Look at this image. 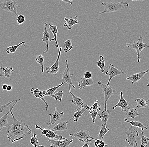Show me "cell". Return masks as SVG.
<instances>
[{
  "mask_svg": "<svg viewBox=\"0 0 149 147\" xmlns=\"http://www.w3.org/2000/svg\"><path fill=\"white\" fill-rule=\"evenodd\" d=\"M124 121L130 123L133 127L141 128L142 131H144V129H147V130L148 129V128L140 122L137 121H128L127 120H124Z\"/></svg>",
  "mask_w": 149,
  "mask_h": 147,
  "instance_id": "obj_25",
  "label": "cell"
},
{
  "mask_svg": "<svg viewBox=\"0 0 149 147\" xmlns=\"http://www.w3.org/2000/svg\"><path fill=\"white\" fill-rule=\"evenodd\" d=\"M42 135L40 136L39 137H37V134L36 133H34L31 137V138L30 139V143L34 147H37V145L39 144V142L38 141V138L39 137H41Z\"/></svg>",
  "mask_w": 149,
  "mask_h": 147,
  "instance_id": "obj_37",
  "label": "cell"
},
{
  "mask_svg": "<svg viewBox=\"0 0 149 147\" xmlns=\"http://www.w3.org/2000/svg\"><path fill=\"white\" fill-rule=\"evenodd\" d=\"M10 112V109H9V111L6 113L3 117L0 118V131H1L3 127H6L7 128V129L10 128L11 125H9L7 121L8 118V115Z\"/></svg>",
  "mask_w": 149,
  "mask_h": 147,
  "instance_id": "obj_23",
  "label": "cell"
},
{
  "mask_svg": "<svg viewBox=\"0 0 149 147\" xmlns=\"http://www.w3.org/2000/svg\"><path fill=\"white\" fill-rule=\"evenodd\" d=\"M144 134V132L141 133V136L140 139L141 143L140 146L141 147H148L149 145V138L145 136Z\"/></svg>",
  "mask_w": 149,
  "mask_h": 147,
  "instance_id": "obj_32",
  "label": "cell"
},
{
  "mask_svg": "<svg viewBox=\"0 0 149 147\" xmlns=\"http://www.w3.org/2000/svg\"><path fill=\"white\" fill-rule=\"evenodd\" d=\"M124 93L123 92H120V98L118 103L113 107V109H114L117 107H120L122 108L121 112H126L130 109L129 107V103L127 102L123 97Z\"/></svg>",
  "mask_w": 149,
  "mask_h": 147,
  "instance_id": "obj_13",
  "label": "cell"
},
{
  "mask_svg": "<svg viewBox=\"0 0 149 147\" xmlns=\"http://www.w3.org/2000/svg\"><path fill=\"white\" fill-rule=\"evenodd\" d=\"M16 20L17 25H22V24H24V23H25V22H26V17H25V16L23 15H18L17 16Z\"/></svg>",
  "mask_w": 149,
  "mask_h": 147,
  "instance_id": "obj_40",
  "label": "cell"
},
{
  "mask_svg": "<svg viewBox=\"0 0 149 147\" xmlns=\"http://www.w3.org/2000/svg\"><path fill=\"white\" fill-rule=\"evenodd\" d=\"M25 43L26 42H22L17 45H12V46H9L7 47L6 49V52L7 54H14L15 52L17 50V48L20 45H24V46L26 47L25 45Z\"/></svg>",
  "mask_w": 149,
  "mask_h": 147,
  "instance_id": "obj_28",
  "label": "cell"
},
{
  "mask_svg": "<svg viewBox=\"0 0 149 147\" xmlns=\"http://www.w3.org/2000/svg\"><path fill=\"white\" fill-rule=\"evenodd\" d=\"M101 3L104 6L105 9L102 12H99L98 13L99 15L121 11L123 9L126 8L129 6V3L125 1H121L118 3H114L113 2L105 3L101 1Z\"/></svg>",
  "mask_w": 149,
  "mask_h": 147,
  "instance_id": "obj_2",
  "label": "cell"
},
{
  "mask_svg": "<svg viewBox=\"0 0 149 147\" xmlns=\"http://www.w3.org/2000/svg\"><path fill=\"white\" fill-rule=\"evenodd\" d=\"M98 84L101 87L103 92V94L105 97V104H104V109H107V101L109 98L116 92L115 90L112 88L111 86H107L105 83L101 81L98 82Z\"/></svg>",
  "mask_w": 149,
  "mask_h": 147,
  "instance_id": "obj_6",
  "label": "cell"
},
{
  "mask_svg": "<svg viewBox=\"0 0 149 147\" xmlns=\"http://www.w3.org/2000/svg\"><path fill=\"white\" fill-rule=\"evenodd\" d=\"M139 113L138 112L137 110L136 109L133 108L130 109L127 111L126 114V118L124 120H127L129 118H135L136 117L139 116Z\"/></svg>",
  "mask_w": 149,
  "mask_h": 147,
  "instance_id": "obj_29",
  "label": "cell"
},
{
  "mask_svg": "<svg viewBox=\"0 0 149 147\" xmlns=\"http://www.w3.org/2000/svg\"><path fill=\"white\" fill-rule=\"evenodd\" d=\"M64 83L61 82V84L58 85V86H54V87H52V88H50V89H48L47 90H45V96H49L51 97L52 95L54 94V92H55L56 90H57L58 88L62 86V85L64 84Z\"/></svg>",
  "mask_w": 149,
  "mask_h": 147,
  "instance_id": "obj_34",
  "label": "cell"
},
{
  "mask_svg": "<svg viewBox=\"0 0 149 147\" xmlns=\"http://www.w3.org/2000/svg\"><path fill=\"white\" fill-rule=\"evenodd\" d=\"M125 73L122 70H119L116 68L112 64H110L107 70L105 72V74L107 76H109V80L107 82V85H109L110 82L113 78H114L115 76L118 75H121V74H125Z\"/></svg>",
  "mask_w": 149,
  "mask_h": 147,
  "instance_id": "obj_8",
  "label": "cell"
},
{
  "mask_svg": "<svg viewBox=\"0 0 149 147\" xmlns=\"http://www.w3.org/2000/svg\"><path fill=\"white\" fill-rule=\"evenodd\" d=\"M64 112H59L57 110V108H55V111L51 114H49V115L51 117L50 122L47 124L48 126L54 124L57 122L61 118V117L64 115Z\"/></svg>",
  "mask_w": 149,
  "mask_h": 147,
  "instance_id": "obj_16",
  "label": "cell"
},
{
  "mask_svg": "<svg viewBox=\"0 0 149 147\" xmlns=\"http://www.w3.org/2000/svg\"><path fill=\"white\" fill-rule=\"evenodd\" d=\"M109 1H110L111 2H113V0H109Z\"/></svg>",
  "mask_w": 149,
  "mask_h": 147,
  "instance_id": "obj_51",
  "label": "cell"
},
{
  "mask_svg": "<svg viewBox=\"0 0 149 147\" xmlns=\"http://www.w3.org/2000/svg\"><path fill=\"white\" fill-rule=\"evenodd\" d=\"M80 79L81 80L78 83V87L80 90L85 89L86 86L93 85L94 84V81L92 78L86 79L83 77L80 78Z\"/></svg>",
  "mask_w": 149,
  "mask_h": 147,
  "instance_id": "obj_21",
  "label": "cell"
},
{
  "mask_svg": "<svg viewBox=\"0 0 149 147\" xmlns=\"http://www.w3.org/2000/svg\"><path fill=\"white\" fill-rule=\"evenodd\" d=\"M65 62H66V68H65L64 73L62 74V78L61 79V82L64 83H67L68 84H69L71 86L73 89H75L76 87L73 85V83L72 81L71 78L72 75L70 73L68 60L67 59Z\"/></svg>",
  "mask_w": 149,
  "mask_h": 147,
  "instance_id": "obj_11",
  "label": "cell"
},
{
  "mask_svg": "<svg viewBox=\"0 0 149 147\" xmlns=\"http://www.w3.org/2000/svg\"><path fill=\"white\" fill-rule=\"evenodd\" d=\"M30 93L33 95L35 97L41 99L44 102L45 105V109L44 110L46 111H47L49 108V106L47 103L46 100H45L44 98L45 97V90L40 91L37 88H32L31 89Z\"/></svg>",
  "mask_w": 149,
  "mask_h": 147,
  "instance_id": "obj_15",
  "label": "cell"
},
{
  "mask_svg": "<svg viewBox=\"0 0 149 147\" xmlns=\"http://www.w3.org/2000/svg\"><path fill=\"white\" fill-rule=\"evenodd\" d=\"M98 115L102 122V125H107V121L109 118V111L104 109L101 113H98Z\"/></svg>",
  "mask_w": 149,
  "mask_h": 147,
  "instance_id": "obj_24",
  "label": "cell"
},
{
  "mask_svg": "<svg viewBox=\"0 0 149 147\" xmlns=\"http://www.w3.org/2000/svg\"><path fill=\"white\" fill-rule=\"evenodd\" d=\"M73 118H74V117L70 119L68 121H63L62 122H60L59 123L56 125L54 127H53L51 130L55 132L58 131H64L65 130H67L68 129V123Z\"/></svg>",
  "mask_w": 149,
  "mask_h": 147,
  "instance_id": "obj_22",
  "label": "cell"
},
{
  "mask_svg": "<svg viewBox=\"0 0 149 147\" xmlns=\"http://www.w3.org/2000/svg\"><path fill=\"white\" fill-rule=\"evenodd\" d=\"M147 86L149 88V82L148 84H147Z\"/></svg>",
  "mask_w": 149,
  "mask_h": 147,
  "instance_id": "obj_50",
  "label": "cell"
},
{
  "mask_svg": "<svg viewBox=\"0 0 149 147\" xmlns=\"http://www.w3.org/2000/svg\"><path fill=\"white\" fill-rule=\"evenodd\" d=\"M48 141L51 143L50 147H67L69 146L70 144L73 142L72 139L70 140H56L54 139H48Z\"/></svg>",
  "mask_w": 149,
  "mask_h": 147,
  "instance_id": "obj_14",
  "label": "cell"
},
{
  "mask_svg": "<svg viewBox=\"0 0 149 147\" xmlns=\"http://www.w3.org/2000/svg\"><path fill=\"white\" fill-rule=\"evenodd\" d=\"M13 90V87L11 85H8L7 86V90L6 91H8V92H10V91H12Z\"/></svg>",
  "mask_w": 149,
  "mask_h": 147,
  "instance_id": "obj_48",
  "label": "cell"
},
{
  "mask_svg": "<svg viewBox=\"0 0 149 147\" xmlns=\"http://www.w3.org/2000/svg\"><path fill=\"white\" fill-rule=\"evenodd\" d=\"M7 86H8V85H7V84H3V85H2V90H3V91H6V90H7Z\"/></svg>",
  "mask_w": 149,
  "mask_h": 147,
  "instance_id": "obj_47",
  "label": "cell"
},
{
  "mask_svg": "<svg viewBox=\"0 0 149 147\" xmlns=\"http://www.w3.org/2000/svg\"><path fill=\"white\" fill-rule=\"evenodd\" d=\"M73 48V46L72 44L71 40L68 39V40H67L65 42V47L64 48V52L66 53L68 52Z\"/></svg>",
  "mask_w": 149,
  "mask_h": 147,
  "instance_id": "obj_36",
  "label": "cell"
},
{
  "mask_svg": "<svg viewBox=\"0 0 149 147\" xmlns=\"http://www.w3.org/2000/svg\"><path fill=\"white\" fill-rule=\"evenodd\" d=\"M107 125H102L99 134L98 136V139H103L104 137L107 134V132L109 131L110 129L109 128H107Z\"/></svg>",
  "mask_w": 149,
  "mask_h": 147,
  "instance_id": "obj_30",
  "label": "cell"
},
{
  "mask_svg": "<svg viewBox=\"0 0 149 147\" xmlns=\"http://www.w3.org/2000/svg\"><path fill=\"white\" fill-rule=\"evenodd\" d=\"M86 107L83 108L79 110L76 112H74L73 114V117H74V122H79V119L80 117L82 116L84 112L86 110Z\"/></svg>",
  "mask_w": 149,
  "mask_h": 147,
  "instance_id": "obj_33",
  "label": "cell"
},
{
  "mask_svg": "<svg viewBox=\"0 0 149 147\" xmlns=\"http://www.w3.org/2000/svg\"><path fill=\"white\" fill-rule=\"evenodd\" d=\"M91 142V140L90 139H86V141L85 142V144L82 146V147H89Z\"/></svg>",
  "mask_w": 149,
  "mask_h": 147,
  "instance_id": "obj_45",
  "label": "cell"
},
{
  "mask_svg": "<svg viewBox=\"0 0 149 147\" xmlns=\"http://www.w3.org/2000/svg\"><path fill=\"white\" fill-rule=\"evenodd\" d=\"M126 46L128 48H132L134 49L137 53V62H140V52L146 47L149 48V45L143 42V38L141 36H140L137 42L134 41L133 43H127L126 44Z\"/></svg>",
  "mask_w": 149,
  "mask_h": 147,
  "instance_id": "obj_3",
  "label": "cell"
},
{
  "mask_svg": "<svg viewBox=\"0 0 149 147\" xmlns=\"http://www.w3.org/2000/svg\"><path fill=\"white\" fill-rule=\"evenodd\" d=\"M100 59L97 62L96 65L100 69V71L104 73L105 72V68H106V65H105V59L104 56L102 55L99 56Z\"/></svg>",
  "mask_w": 149,
  "mask_h": 147,
  "instance_id": "obj_26",
  "label": "cell"
},
{
  "mask_svg": "<svg viewBox=\"0 0 149 147\" xmlns=\"http://www.w3.org/2000/svg\"><path fill=\"white\" fill-rule=\"evenodd\" d=\"M78 16H76L74 18L71 17L70 18L65 17L64 20L66 21V23L64 24V26L66 27L68 30L72 29V27L77 24H79L80 22L77 20Z\"/></svg>",
  "mask_w": 149,
  "mask_h": 147,
  "instance_id": "obj_20",
  "label": "cell"
},
{
  "mask_svg": "<svg viewBox=\"0 0 149 147\" xmlns=\"http://www.w3.org/2000/svg\"><path fill=\"white\" fill-rule=\"evenodd\" d=\"M62 49V48L61 47L59 48V50H58V57L54 65H52L51 67H46L45 68L46 73H47V74L50 73V74L55 75V76H57L58 75V73L59 70V61Z\"/></svg>",
  "mask_w": 149,
  "mask_h": 147,
  "instance_id": "obj_10",
  "label": "cell"
},
{
  "mask_svg": "<svg viewBox=\"0 0 149 147\" xmlns=\"http://www.w3.org/2000/svg\"><path fill=\"white\" fill-rule=\"evenodd\" d=\"M44 56L43 54L39 55H37L35 61L37 63H39L40 65L41 68H42V72H44Z\"/></svg>",
  "mask_w": 149,
  "mask_h": 147,
  "instance_id": "obj_35",
  "label": "cell"
},
{
  "mask_svg": "<svg viewBox=\"0 0 149 147\" xmlns=\"http://www.w3.org/2000/svg\"><path fill=\"white\" fill-rule=\"evenodd\" d=\"M63 95H64V93H63V91L60 90L54 94L52 95L51 97L53 98L55 100H58L60 102H61Z\"/></svg>",
  "mask_w": 149,
  "mask_h": 147,
  "instance_id": "obj_38",
  "label": "cell"
},
{
  "mask_svg": "<svg viewBox=\"0 0 149 147\" xmlns=\"http://www.w3.org/2000/svg\"><path fill=\"white\" fill-rule=\"evenodd\" d=\"M61 1H62L64 2L70 3L71 5H72L73 4V3L72 2V1L73 0H61Z\"/></svg>",
  "mask_w": 149,
  "mask_h": 147,
  "instance_id": "obj_46",
  "label": "cell"
},
{
  "mask_svg": "<svg viewBox=\"0 0 149 147\" xmlns=\"http://www.w3.org/2000/svg\"><path fill=\"white\" fill-rule=\"evenodd\" d=\"M95 146L96 147H104L107 146V145L102 139H97L95 142Z\"/></svg>",
  "mask_w": 149,
  "mask_h": 147,
  "instance_id": "obj_41",
  "label": "cell"
},
{
  "mask_svg": "<svg viewBox=\"0 0 149 147\" xmlns=\"http://www.w3.org/2000/svg\"><path fill=\"white\" fill-rule=\"evenodd\" d=\"M135 101L137 103V107L138 108H145L149 105V100H147V101H146L144 100V98L136 99L135 100Z\"/></svg>",
  "mask_w": 149,
  "mask_h": 147,
  "instance_id": "obj_27",
  "label": "cell"
},
{
  "mask_svg": "<svg viewBox=\"0 0 149 147\" xmlns=\"http://www.w3.org/2000/svg\"><path fill=\"white\" fill-rule=\"evenodd\" d=\"M148 107H149V106H148Z\"/></svg>",
  "mask_w": 149,
  "mask_h": 147,
  "instance_id": "obj_52",
  "label": "cell"
},
{
  "mask_svg": "<svg viewBox=\"0 0 149 147\" xmlns=\"http://www.w3.org/2000/svg\"><path fill=\"white\" fill-rule=\"evenodd\" d=\"M69 136L71 137L76 138L79 141L82 142H84L86 141L88 139H93L95 140L97 139L92 137L89 135V132L88 131L85 130H81L78 133H72L70 134Z\"/></svg>",
  "mask_w": 149,
  "mask_h": 147,
  "instance_id": "obj_9",
  "label": "cell"
},
{
  "mask_svg": "<svg viewBox=\"0 0 149 147\" xmlns=\"http://www.w3.org/2000/svg\"><path fill=\"white\" fill-rule=\"evenodd\" d=\"M148 72H149V69H148L145 71L141 72L138 73H135V74L131 75L126 78V80L131 81L132 84H134L135 83L137 82L140 80L144 77V75Z\"/></svg>",
  "mask_w": 149,
  "mask_h": 147,
  "instance_id": "obj_17",
  "label": "cell"
},
{
  "mask_svg": "<svg viewBox=\"0 0 149 147\" xmlns=\"http://www.w3.org/2000/svg\"><path fill=\"white\" fill-rule=\"evenodd\" d=\"M92 74L90 72H85L84 74V77L86 79H90L92 78Z\"/></svg>",
  "mask_w": 149,
  "mask_h": 147,
  "instance_id": "obj_44",
  "label": "cell"
},
{
  "mask_svg": "<svg viewBox=\"0 0 149 147\" xmlns=\"http://www.w3.org/2000/svg\"><path fill=\"white\" fill-rule=\"evenodd\" d=\"M133 126H131L128 128V130L125 133L127 137L125 141L128 143V145L127 146V147L129 146H130L134 147V143L136 144V146H138L136 139H139L137 138V137L139 135L138 131L135 128H133Z\"/></svg>",
  "mask_w": 149,
  "mask_h": 147,
  "instance_id": "obj_4",
  "label": "cell"
},
{
  "mask_svg": "<svg viewBox=\"0 0 149 147\" xmlns=\"http://www.w3.org/2000/svg\"><path fill=\"white\" fill-rule=\"evenodd\" d=\"M16 100H13V101H10L9 103H7V104H6L4 105H1V109H0V113L1 114L2 113L3 111L6 108H7V107H9V105H11V104H12L13 103H15V101Z\"/></svg>",
  "mask_w": 149,
  "mask_h": 147,
  "instance_id": "obj_43",
  "label": "cell"
},
{
  "mask_svg": "<svg viewBox=\"0 0 149 147\" xmlns=\"http://www.w3.org/2000/svg\"><path fill=\"white\" fill-rule=\"evenodd\" d=\"M20 99L16 100L14 105L10 108V112L13 117V122L10 128L8 129L7 136L10 142H13L18 141L26 136V134H31L32 133L31 129L29 125H26L22 121H19L16 118L13 112V109L16 104L20 101Z\"/></svg>",
  "mask_w": 149,
  "mask_h": 147,
  "instance_id": "obj_1",
  "label": "cell"
},
{
  "mask_svg": "<svg viewBox=\"0 0 149 147\" xmlns=\"http://www.w3.org/2000/svg\"><path fill=\"white\" fill-rule=\"evenodd\" d=\"M101 110V109L99 107L98 109H97L89 111V113L91 114L93 123H95L96 118L98 114L99 111H100Z\"/></svg>",
  "mask_w": 149,
  "mask_h": 147,
  "instance_id": "obj_39",
  "label": "cell"
},
{
  "mask_svg": "<svg viewBox=\"0 0 149 147\" xmlns=\"http://www.w3.org/2000/svg\"><path fill=\"white\" fill-rule=\"evenodd\" d=\"M35 128L39 129L42 131V135L45 136L46 137L50 139H57L58 140H64L68 141V139L63 137L61 135H58L55 132L52 131L51 130H48L46 128H42L39 125H35Z\"/></svg>",
  "mask_w": 149,
  "mask_h": 147,
  "instance_id": "obj_7",
  "label": "cell"
},
{
  "mask_svg": "<svg viewBox=\"0 0 149 147\" xmlns=\"http://www.w3.org/2000/svg\"><path fill=\"white\" fill-rule=\"evenodd\" d=\"M69 90L70 94L72 97V100H70V102L75 105V107L78 110L81 109L83 108L87 107V105H85L82 99L79 97L73 94L71 91L70 85L68 84Z\"/></svg>",
  "mask_w": 149,
  "mask_h": 147,
  "instance_id": "obj_12",
  "label": "cell"
},
{
  "mask_svg": "<svg viewBox=\"0 0 149 147\" xmlns=\"http://www.w3.org/2000/svg\"><path fill=\"white\" fill-rule=\"evenodd\" d=\"M98 100H96L94 102L93 105L91 107L87 106V107H86V109L88 110L89 111H90L94 110L97 109L100 106L98 105Z\"/></svg>",
  "mask_w": 149,
  "mask_h": 147,
  "instance_id": "obj_42",
  "label": "cell"
},
{
  "mask_svg": "<svg viewBox=\"0 0 149 147\" xmlns=\"http://www.w3.org/2000/svg\"><path fill=\"white\" fill-rule=\"evenodd\" d=\"M50 33L48 32L47 29V24L46 23L44 24V30L43 33V37L42 40L43 42L46 43V49L43 52V54L48 53L49 52V42H50Z\"/></svg>",
  "mask_w": 149,
  "mask_h": 147,
  "instance_id": "obj_18",
  "label": "cell"
},
{
  "mask_svg": "<svg viewBox=\"0 0 149 147\" xmlns=\"http://www.w3.org/2000/svg\"><path fill=\"white\" fill-rule=\"evenodd\" d=\"M1 70H2L4 72L5 78H10L12 75V72H14L15 70L13 69V67L10 68L9 67H1Z\"/></svg>",
  "mask_w": 149,
  "mask_h": 147,
  "instance_id": "obj_31",
  "label": "cell"
},
{
  "mask_svg": "<svg viewBox=\"0 0 149 147\" xmlns=\"http://www.w3.org/2000/svg\"><path fill=\"white\" fill-rule=\"evenodd\" d=\"M131 1H144L145 0H131Z\"/></svg>",
  "mask_w": 149,
  "mask_h": 147,
  "instance_id": "obj_49",
  "label": "cell"
},
{
  "mask_svg": "<svg viewBox=\"0 0 149 147\" xmlns=\"http://www.w3.org/2000/svg\"><path fill=\"white\" fill-rule=\"evenodd\" d=\"M49 28L50 30L51 31L52 33H53L54 36V38L52 39H50V42L52 41H54L56 42L55 47H57L58 50H59V45H58V43L57 42V37L58 33V29L56 26H54L53 25L52 23H49Z\"/></svg>",
  "mask_w": 149,
  "mask_h": 147,
  "instance_id": "obj_19",
  "label": "cell"
},
{
  "mask_svg": "<svg viewBox=\"0 0 149 147\" xmlns=\"http://www.w3.org/2000/svg\"><path fill=\"white\" fill-rule=\"evenodd\" d=\"M19 7L15 0H4L0 4V8L2 10L7 12H11L17 16V9Z\"/></svg>",
  "mask_w": 149,
  "mask_h": 147,
  "instance_id": "obj_5",
  "label": "cell"
}]
</instances>
